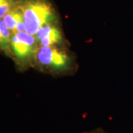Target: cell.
Instances as JSON below:
<instances>
[{
	"mask_svg": "<svg viewBox=\"0 0 133 133\" xmlns=\"http://www.w3.org/2000/svg\"><path fill=\"white\" fill-rule=\"evenodd\" d=\"M70 47L38 46L34 68L53 76H70L78 70L75 54Z\"/></svg>",
	"mask_w": 133,
	"mask_h": 133,
	"instance_id": "1",
	"label": "cell"
},
{
	"mask_svg": "<svg viewBox=\"0 0 133 133\" xmlns=\"http://www.w3.org/2000/svg\"><path fill=\"white\" fill-rule=\"evenodd\" d=\"M25 31L35 36L47 24L62 22L60 14L53 0H20Z\"/></svg>",
	"mask_w": 133,
	"mask_h": 133,
	"instance_id": "2",
	"label": "cell"
},
{
	"mask_svg": "<svg viewBox=\"0 0 133 133\" xmlns=\"http://www.w3.org/2000/svg\"><path fill=\"white\" fill-rule=\"evenodd\" d=\"M38 44L35 36L26 31L13 33L10 42L11 58L17 68L24 71L34 66Z\"/></svg>",
	"mask_w": 133,
	"mask_h": 133,
	"instance_id": "3",
	"label": "cell"
},
{
	"mask_svg": "<svg viewBox=\"0 0 133 133\" xmlns=\"http://www.w3.org/2000/svg\"><path fill=\"white\" fill-rule=\"evenodd\" d=\"M38 46L44 47H70V43L65 37L62 22L52 23L43 26L35 35Z\"/></svg>",
	"mask_w": 133,
	"mask_h": 133,
	"instance_id": "4",
	"label": "cell"
},
{
	"mask_svg": "<svg viewBox=\"0 0 133 133\" xmlns=\"http://www.w3.org/2000/svg\"><path fill=\"white\" fill-rule=\"evenodd\" d=\"M2 19L12 33L25 31L24 16L19 5L10 10Z\"/></svg>",
	"mask_w": 133,
	"mask_h": 133,
	"instance_id": "5",
	"label": "cell"
},
{
	"mask_svg": "<svg viewBox=\"0 0 133 133\" xmlns=\"http://www.w3.org/2000/svg\"><path fill=\"white\" fill-rule=\"evenodd\" d=\"M12 32L6 26L3 19H0V51L8 57H11L10 42Z\"/></svg>",
	"mask_w": 133,
	"mask_h": 133,
	"instance_id": "6",
	"label": "cell"
},
{
	"mask_svg": "<svg viewBox=\"0 0 133 133\" xmlns=\"http://www.w3.org/2000/svg\"><path fill=\"white\" fill-rule=\"evenodd\" d=\"M20 0H0V19L19 4Z\"/></svg>",
	"mask_w": 133,
	"mask_h": 133,
	"instance_id": "7",
	"label": "cell"
},
{
	"mask_svg": "<svg viewBox=\"0 0 133 133\" xmlns=\"http://www.w3.org/2000/svg\"><path fill=\"white\" fill-rule=\"evenodd\" d=\"M85 133H106L104 132H103L102 130L101 129H97V130H94V131H91L89 132H85Z\"/></svg>",
	"mask_w": 133,
	"mask_h": 133,
	"instance_id": "8",
	"label": "cell"
}]
</instances>
